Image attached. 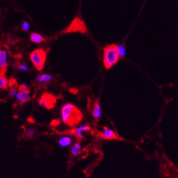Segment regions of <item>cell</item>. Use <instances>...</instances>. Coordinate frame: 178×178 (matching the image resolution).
<instances>
[{
  "label": "cell",
  "instance_id": "obj_14",
  "mask_svg": "<svg viewBox=\"0 0 178 178\" xmlns=\"http://www.w3.org/2000/svg\"><path fill=\"white\" fill-rule=\"evenodd\" d=\"M31 41L34 43H40L43 41V37L39 33H33L31 35Z\"/></svg>",
  "mask_w": 178,
  "mask_h": 178
},
{
  "label": "cell",
  "instance_id": "obj_19",
  "mask_svg": "<svg viewBox=\"0 0 178 178\" xmlns=\"http://www.w3.org/2000/svg\"><path fill=\"white\" fill-rule=\"evenodd\" d=\"M18 69L23 72H28L29 71V68H28L27 65H26L25 64H21V65H20L19 66H18Z\"/></svg>",
  "mask_w": 178,
  "mask_h": 178
},
{
  "label": "cell",
  "instance_id": "obj_12",
  "mask_svg": "<svg viewBox=\"0 0 178 178\" xmlns=\"http://www.w3.org/2000/svg\"><path fill=\"white\" fill-rule=\"evenodd\" d=\"M9 85V80L3 72H0V89H7Z\"/></svg>",
  "mask_w": 178,
  "mask_h": 178
},
{
  "label": "cell",
  "instance_id": "obj_1",
  "mask_svg": "<svg viewBox=\"0 0 178 178\" xmlns=\"http://www.w3.org/2000/svg\"><path fill=\"white\" fill-rule=\"evenodd\" d=\"M82 118L81 112L73 104L68 103L61 109V120L68 125L74 126L78 124Z\"/></svg>",
  "mask_w": 178,
  "mask_h": 178
},
{
  "label": "cell",
  "instance_id": "obj_18",
  "mask_svg": "<svg viewBox=\"0 0 178 178\" xmlns=\"http://www.w3.org/2000/svg\"><path fill=\"white\" fill-rule=\"evenodd\" d=\"M18 90H23V91H26V90H29V87L27 84L23 83L18 87Z\"/></svg>",
  "mask_w": 178,
  "mask_h": 178
},
{
  "label": "cell",
  "instance_id": "obj_16",
  "mask_svg": "<svg viewBox=\"0 0 178 178\" xmlns=\"http://www.w3.org/2000/svg\"><path fill=\"white\" fill-rule=\"evenodd\" d=\"M36 130L35 128H29L26 130V135L28 138H33L35 135Z\"/></svg>",
  "mask_w": 178,
  "mask_h": 178
},
{
  "label": "cell",
  "instance_id": "obj_10",
  "mask_svg": "<svg viewBox=\"0 0 178 178\" xmlns=\"http://www.w3.org/2000/svg\"><path fill=\"white\" fill-rule=\"evenodd\" d=\"M36 80L40 83H48L52 80V75L50 74L43 73V74L38 75Z\"/></svg>",
  "mask_w": 178,
  "mask_h": 178
},
{
  "label": "cell",
  "instance_id": "obj_9",
  "mask_svg": "<svg viewBox=\"0 0 178 178\" xmlns=\"http://www.w3.org/2000/svg\"><path fill=\"white\" fill-rule=\"evenodd\" d=\"M102 136L104 138L108 139V140L117 138L116 133L112 130L107 128V127H104V130L102 132Z\"/></svg>",
  "mask_w": 178,
  "mask_h": 178
},
{
  "label": "cell",
  "instance_id": "obj_6",
  "mask_svg": "<svg viewBox=\"0 0 178 178\" xmlns=\"http://www.w3.org/2000/svg\"><path fill=\"white\" fill-rule=\"evenodd\" d=\"M8 55L5 50L0 49V68L3 70H5L8 66Z\"/></svg>",
  "mask_w": 178,
  "mask_h": 178
},
{
  "label": "cell",
  "instance_id": "obj_3",
  "mask_svg": "<svg viewBox=\"0 0 178 178\" xmlns=\"http://www.w3.org/2000/svg\"><path fill=\"white\" fill-rule=\"evenodd\" d=\"M30 59L33 65L38 70H41L43 68L46 62V54L43 49L34 50L30 54Z\"/></svg>",
  "mask_w": 178,
  "mask_h": 178
},
{
  "label": "cell",
  "instance_id": "obj_15",
  "mask_svg": "<svg viewBox=\"0 0 178 178\" xmlns=\"http://www.w3.org/2000/svg\"><path fill=\"white\" fill-rule=\"evenodd\" d=\"M117 51L120 57H125L126 55V49L124 45L120 44L117 46Z\"/></svg>",
  "mask_w": 178,
  "mask_h": 178
},
{
  "label": "cell",
  "instance_id": "obj_7",
  "mask_svg": "<svg viewBox=\"0 0 178 178\" xmlns=\"http://www.w3.org/2000/svg\"><path fill=\"white\" fill-rule=\"evenodd\" d=\"M90 130V127L88 125H82L80 126V127H77L75 129L72 130L71 133H73V135H75L76 138H83V131H88Z\"/></svg>",
  "mask_w": 178,
  "mask_h": 178
},
{
  "label": "cell",
  "instance_id": "obj_4",
  "mask_svg": "<svg viewBox=\"0 0 178 178\" xmlns=\"http://www.w3.org/2000/svg\"><path fill=\"white\" fill-rule=\"evenodd\" d=\"M56 100H57L56 97L53 96L52 94L45 93L38 99V104L41 107H45L46 109H51L55 105Z\"/></svg>",
  "mask_w": 178,
  "mask_h": 178
},
{
  "label": "cell",
  "instance_id": "obj_8",
  "mask_svg": "<svg viewBox=\"0 0 178 178\" xmlns=\"http://www.w3.org/2000/svg\"><path fill=\"white\" fill-rule=\"evenodd\" d=\"M92 115L95 120H99L102 115V112H101V106H100L99 101H96L94 104L93 112H92Z\"/></svg>",
  "mask_w": 178,
  "mask_h": 178
},
{
  "label": "cell",
  "instance_id": "obj_17",
  "mask_svg": "<svg viewBox=\"0 0 178 178\" xmlns=\"http://www.w3.org/2000/svg\"><path fill=\"white\" fill-rule=\"evenodd\" d=\"M22 29L23 30V31H28L30 29V24L29 23H28V22H23V23H22Z\"/></svg>",
  "mask_w": 178,
  "mask_h": 178
},
{
  "label": "cell",
  "instance_id": "obj_11",
  "mask_svg": "<svg viewBox=\"0 0 178 178\" xmlns=\"http://www.w3.org/2000/svg\"><path fill=\"white\" fill-rule=\"evenodd\" d=\"M73 140L70 137L68 136V135H65L62 136L59 138V145L62 147H68L70 145H71Z\"/></svg>",
  "mask_w": 178,
  "mask_h": 178
},
{
  "label": "cell",
  "instance_id": "obj_13",
  "mask_svg": "<svg viewBox=\"0 0 178 178\" xmlns=\"http://www.w3.org/2000/svg\"><path fill=\"white\" fill-rule=\"evenodd\" d=\"M81 150H82V145H81L79 142L75 143L73 146L71 150H70L72 156H73V157H77V156H78L80 153Z\"/></svg>",
  "mask_w": 178,
  "mask_h": 178
},
{
  "label": "cell",
  "instance_id": "obj_20",
  "mask_svg": "<svg viewBox=\"0 0 178 178\" xmlns=\"http://www.w3.org/2000/svg\"><path fill=\"white\" fill-rule=\"evenodd\" d=\"M17 90L15 88H12L10 90V93H9V96L10 98H15L17 94Z\"/></svg>",
  "mask_w": 178,
  "mask_h": 178
},
{
  "label": "cell",
  "instance_id": "obj_2",
  "mask_svg": "<svg viewBox=\"0 0 178 178\" xmlns=\"http://www.w3.org/2000/svg\"><path fill=\"white\" fill-rule=\"evenodd\" d=\"M119 56L117 46L115 44L109 45L104 50V64L107 69H110L119 61Z\"/></svg>",
  "mask_w": 178,
  "mask_h": 178
},
{
  "label": "cell",
  "instance_id": "obj_5",
  "mask_svg": "<svg viewBox=\"0 0 178 178\" xmlns=\"http://www.w3.org/2000/svg\"><path fill=\"white\" fill-rule=\"evenodd\" d=\"M15 97H16V99L18 100V101L20 104H26V103L28 102L30 100H31L30 91L29 90H26V91L18 90V91L17 92V94Z\"/></svg>",
  "mask_w": 178,
  "mask_h": 178
}]
</instances>
